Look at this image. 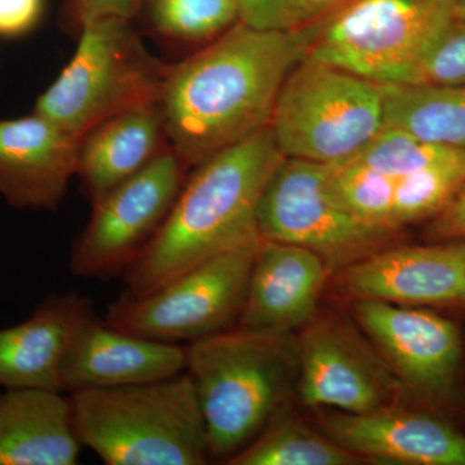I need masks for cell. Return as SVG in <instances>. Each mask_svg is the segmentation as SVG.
Masks as SVG:
<instances>
[{
  "label": "cell",
  "mask_w": 465,
  "mask_h": 465,
  "mask_svg": "<svg viewBox=\"0 0 465 465\" xmlns=\"http://www.w3.org/2000/svg\"><path fill=\"white\" fill-rule=\"evenodd\" d=\"M313 38L238 21L194 56L168 65L159 105L170 149L185 166H198L271 124L281 88Z\"/></svg>",
  "instance_id": "obj_1"
},
{
  "label": "cell",
  "mask_w": 465,
  "mask_h": 465,
  "mask_svg": "<svg viewBox=\"0 0 465 465\" xmlns=\"http://www.w3.org/2000/svg\"><path fill=\"white\" fill-rule=\"evenodd\" d=\"M282 158L266 125L198 164L163 225L124 274V292L145 295L204 260L262 240L256 211Z\"/></svg>",
  "instance_id": "obj_2"
},
{
  "label": "cell",
  "mask_w": 465,
  "mask_h": 465,
  "mask_svg": "<svg viewBox=\"0 0 465 465\" xmlns=\"http://www.w3.org/2000/svg\"><path fill=\"white\" fill-rule=\"evenodd\" d=\"M185 347L211 457L228 464L296 394L295 333L234 326Z\"/></svg>",
  "instance_id": "obj_3"
},
{
  "label": "cell",
  "mask_w": 465,
  "mask_h": 465,
  "mask_svg": "<svg viewBox=\"0 0 465 465\" xmlns=\"http://www.w3.org/2000/svg\"><path fill=\"white\" fill-rule=\"evenodd\" d=\"M76 434L108 465H204L213 460L191 376L69 393Z\"/></svg>",
  "instance_id": "obj_4"
},
{
  "label": "cell",
  "mask_w": 465,
  "mask_h": 465,
  "mask_svg": "<svg viewBox=\"0 0 465 465\" xmlns=\"http://www.w3.org/2000/svg\"><path fill=\"white\" fill-rule=\"evenodd\" d=\"M167 66L150 54L130 20L92 21L79 32L72 61L33 112L82 140L106 119L159 101Z\"/></svg>",
  "instance_id": "obj_5"
},
{
  "label": "cell",
  "mask_w": 465,
  "mask_h": 465,
  "mask_svg": "<svg viewBox=\"0 0 465 465\" xmlns=\"http://www.w3.org/2000/svg\"><path fill=\"white\" fill-rule=\"evenodd\" d=\"M269 125L283 157L348 161L384 127V90L305 57L284 81Z\"/></svg>",
  "instance_id": "obj_6"
},
{
  "label": "cell",
  "mask_w": 465,
  "mask_h": 465,
  "mask_svg": "<svg viewBox=\"0 0 465 465\" xmlns=\"http://www.w3.org/2000/svg\"><path fill=\"white\" fill-rule=\"evenodd\" d=\"M454 0H357L314 36L307 58L382 85L415 84Z\"/></svg>",
  "instance_id": "obj_7"
},
{
  "label": "cell",
  "mask_w": 465,
  "mask_h": 465,
  "mask_svg": "<svg viewBox=\"0 0 465 465\" xmlns=\"http://www.w3.org/2000/svg\"><path fill=\"white\" fill-rule=\"evenodd\" d=\"M260 242L204 260L145 295L122 293L105 320L122 331L171 344L238 326Z\"/></svg>",
  "instance_id": "obj_8"
},
{
  "label": "cell",
  "mask_w": 465,
  "mask_h": 465,
  "mask_svg": "<svg viewBox=\"0 0 465 465\" xmlns=\"http://www.w3.org/2000/svg\"><path fill=\"white\" fill-rule=\"evenodd\" d=\"M256 226L262 240L311 250L331 275L388 247L397 234L351 215L331 191L327 164L289 157L266 183Z\"/></svg>",
  "instance_id": "obj_9"
},
{
  "label": "cell",
  "mask_w": 465,
  "mask_h": 465,
  "mask_svg": "<svg viewBox=\"0 0 465 465\" xmlns=\"http://www.w3.org/2000/svg\"><path fill=\"white\" fill-rule=\"evenodd\" d=\"M351 318L410 399L465 420V351L458 324L421 307L358 300Z\"/></svg>",
  "instance_id": "obj_10"
},
{
  "label": "cell",
  "mask_w": 465,
  "mask_h": 465,
  "mask_svg": "<svg viewBox=\"0 0 465 465\" xmlns=\"http://www.w3.org/2000/svg\"><path fill=\"white\" fill-rule=\"evenodd\" d=\"M296 341V396L309 409L363 414L410 399L353 318L320 308Z\"/></svg>",
  "instance_id": "obj_11"
},
{
  "label": "cell",
  "mask_w": 465,
  "mask_h": 465,
  "mask_svg": "<svg viewBox=\"0 0 465 465\" xmlns=\"http://www.w3.org/2000/svg\"><path fill=\"white\" fill-rule=\"evenodd\" d=\"M185 167L164 149L92 204L90 222L70 251V272L99 281L124 275L163 225L185 183Z\"/></svg>",
  "instance_id": "obj_12"
},
{
  "label": "cell",
  "mask_w": 465,
  "mask_h": 465,
  "mask_svg": "<svg viewBox=\"0 0 465 465\" xmlns=\"http://www.w3.org/2000/svg\"><path fill=\"white\" fill-rule=\"evenodd\" d=\"M332 275L349 302L465 305V240L384 247Z\"/></svg>",
  "instance_id": "obj_13"
},
{
  "label": "cell",
  "mask_w": 465,
  "mask_h": 465,
  "mask_svg": "<svg viewBox=\"0 0 465 465\" xmlns=\"http://www.w3.org/2000/svg\"><path fill=\"white\" fill-rule=\"evenodd\" d=\"M399 402L363 414L324 409L318 425L363 460L411 465H465V434L451 419Z\"/></svg>",
  "instance_id": "obj_14"
},
{
  "label": "cell",
  "mask_w": 465,
  "mask_h": 465,
  "mask_svg": "<svg viewBox=\"0 0 465 465\" xmlns=\"http://www.w3.org/2000/svg\"><path fill=\"white\" fill-rule=\"evenodd\" d=\"M186 347L122 331L94 313L76 323L61 366V391L163 381L185 371Z\"/></svg>",
  "instance_id": "obj_15"
},
{
  "label": "cell",
  "mask_w": 465,
  "mask_h": 465,
  "mask_svg": "<svg viewBox=\"0 0 465 465\" xmlns=\"http://www.w3.org/2000/svg\"><path fill=\"white\" fill-rule=\"evenodd\" d=\"M76 139L38 113L0 121V195L18 210L54 211L78 171Z\"/></svg>",
  "instance_id": "obj_16"
},
{
  "label": "cell",
  "mask_w": 465,
  "mask_h": 465,
  "mask_svg": "<svg viewBox=\"0 0 465 465\" xmlns=\"http://www.w3.org/2000/svg\"><path fill=\"white\" fill-rule=\"evenodd\" d=\"M331 272L311 250L262 240L238 326L275 333L300 331L320 311Z\"/></svg>",
  "instance_id": "obj_17"
},
{
  "label": "cell",
  "mask_w": 465,
  "mask_h": 465,
  "mask_svg": "<svg viewBox=\"0 0 465 465\" xmlns=\"http://www.w3.org/2000/svg\"><path fill=\"white\" fill-rule=\"evenodd\" d=\"M91 308L90 300L74 291L51 293L26 321L0 329V387L61 391L70 335Z\"/></svg>",
  "instance_id": "obj_18"
},
{
  "label": "cell",
  "mask_w": 465,
  "mask_h": 465,
  "mask_svg": "<svg viewBox=\"0 0 465 465\" xmlns=\"http://www.w3.org/2000/svg\"><path fill=\"white\" fill-rule=\"evenodd\" d=\"M82 449L69 394L43 390L0 393V465H75Z\"/></svg>",
  "instance_id": "obj_19"
},
{
  "label": "cell",
  "mask_w": 465,
  "mask_h": 465,
  "mask_svg": "<svg viewBox=\"0 0 465 465\" xmlns=\"http://www.w3.org/2000/svg\"><path fill=\"white\" fill-rule=\"evenodd\" d=\"M167 143L159 101L119 113L92 128L79 145L78 171L91 203L139 173Z\"/></svg>",
  "instance_id": "obj_20"
},
{
  "label": "cell",
  "mask_w": 465,
  "mask_h": 465,
  "mask_svg": "<svg viewBox=\"0 0 465 465\" xmlns=\"http://www.w3.org/2000/svg\"><path fill=\"white\" fill-rule=\"evenodd\" d=\"M384 90V125L465 152V84H391Z\"/></svg>",
  "instance_id": "obj_21"
},
{
  "label": "cell",
  "mask_w": 465,
  "mask_h": 465,
  "mask_svg": "<svg viewBox=\"0 0 465 465\" xmlns=\"http://www.w3.org/2000/svg\"><path fill=\"white\" fill-rule=\"evenodd\" d=\"M363 459L314 430L291 403L275 412L262 433L229 465H357Z\"/></svg>",
  "instance_id": "obj_22"
},
{
  "label": "cell",
  "mask_w": 465,
  "mask_h": 465,
  "mask_svg": "<svg viewBox=\"0 0 465 465\" xmlns=\"http://www.w3.org/2000/svg\"><path fill=\"white\" fill-rule=\"evenodd\" d=\"M465 180V157L399 177L391 226L394 231L432 220L448 206Z\"/></svg>",
  "instance_id": "obj_23"
},
{
  "label": "cell",
  "mask_w": 465,
  "mask_h": 465,
  "mask_svg": "<svg viewBox=\"0 0 465 465\" xmlns=\"http://www.w3.org/2000/svg\"><path fill=\"white\" fill-rule=\"evenodd\" d=\"M327 166L331 191L351 215L366 224L394 231L391 217L396 177L379 173L351 158Z\"/></svg>",
  "instance_id": "obj_24"
},
{
  "label": "cell",
  "mask_w": 465,
  "mask_h": 465,
  "mask_svg": "<svg viewBox=\"0 0 465 465\" xmlns=\"http://www.w3.org/2000/svg\"><path fill=\"white\" fill-rule=\"evenodd\" d=\"M150 21L162 35L183 42L219 36L240 21L237 0H150Z\"/></svg>",
  "instance_id": "obj_25"
},
{
  "label": "cell",
  "mask_w": 465,
  "mask_h": 465,
  "mask_svg": "<svg viewBox=\"0 0 465 465\" xmlns=\"http://www.w3.org/2000/svg\"><path fill=\"white\" fill-rule=\"evenodd\" d=\"M461 157H465L461 150L425 142L405 130L384 125L351 159L399 179Z\"/></svg>",
  "instance_id": "obj_26"
},
{
  "label": "cell",
  "mask_w": 465,
  "mask_h": 465,
  "mask_svg": "<svg viewBox=\"0 0 465 465\" xmlns=\"http://www.w3.org/2000/svg\"><path fill=\"white\" fill-rule=\"evenodd\" d=\"M415 84H465V18L454 17L430 45Z\"/></svg>",
  "instance_id": "obj_27"
},
{
  "label": "cell",
  "mask_w": 465,
  "mask_h": 465,
  "mask_svg": "<svg viewBox=\"0 0 465 465\" xmlns=\"http://www.w3.org/2000/svg\"><path fill=\"white\" fill-rule=\"evenodd\" d=\"M240 21L262 30L299 29L314 12L304 0H237Z\"/></svg>",
  "instance_id": "obj_28"
},
{
  "label": "cell",
  "mask_w": 465,
  "mask_h": 465,
  "mask_svg": "<svg viewBox=\"0 0 465 465\" xmlns=\"http://www.w3.org/2000/svg\"><path fill=\"white\" fill-rule=\"evenodd\" d=\"M142 0H65V20L76 32L92 21L104 18L133 20Z\"/></svg>",
  "instance_id": "obj_29"
},
{
  "label": "cell",
  "mask_w": 465,
  "mask_h": 465,
  "mask_svg": "<svg viewBox=\"0 0 465 465\" xmlns=\"http://www.w3.org/2000/svg\"><path fill=\"white\" fill-rule=\"evenodd\" d=\"M45 12V0H0V36L20 38L33 32Z\"/></svg>",
  "instance_id": "obj_30"
},
{
  "label": "cell",
  "mask_w": 465,
  "mask_h": 465,
  "mask_svg": "<svg viewBox=\"0 0 465 465\" xmlns=\"http://www.w3.org/2000/svg\"><path fill=\"white\" fill-rule=\"evenodd\" d=\"M425 234L430 242L465 240V180L448 206L430 220Z\"/></svg>",
  "instance_id": "obj_31"
},
{
  "label": "cell",
  "mask_w": 465,
  "mask_h": 465,
  "mask_svg": "<svg viewBox=\"0 0 465 465\" xmlns=\"http://www.w3.org/2000/svg\"><path fill=\"white\" fill-rule=\"evenodd\" d=\"M455 17L465 18V0H454Z\"/></svg>",
  "instance_id": "obj_32"
},
{
  "label": "cell",
  "mask_w": 465,
  "mask_h": 465,
  "mask_svg": "<svg viewBox=\"0 0 465 465\" xmlns=\"http://www.w3.org/2000/svg\"><path fill=\"white\" fill-rule=\"evenodd\" d=\"M304 2H307L308 5H321V3L329 2V0H304Z\"/></svg>",
  "instance_id": "obj_33"
}]
</instances>
